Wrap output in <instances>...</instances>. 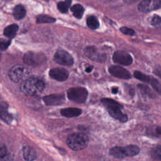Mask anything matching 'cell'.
Listing matches in <instances>:
<instances>
[{
	"instance_id": "8fae6325",
	"label": "cell",
	"mask_w": 161,
	"mask_h": 161,
	"mask_svg": "<svg viewBox=\"0 0 161 161\" xmlns=\"http://www.w3.org/2000/svg\"><path fill=\"white\" fill-rule=\"evenodd\" d=\"M84 53L90 59L98 62H103L106 58V56L104 53L99 52L97 48L92 46L87 47L85 50Z\"/></svg>"
},
{
	"instance_id": "30bf717a",
	"label": "cell",
	"mask_w": 161,
	"mask_h": 161,
	"mask_svg": "<svg viewBox=\"0 0 161 161\" xmlns=\"http://www.w3.org/2000/svg\"><path fill=\"white\" fill-rule=\"evenodd\" d=\"M161 7V1L150 0L143 1L138 6V9L140 12L147 13L158 9Z\"/></svg>"
},
{
	"instance_id": "52a82bcc",
	"label": "cell",
	"mask_w": 161,
	"mask_h": 161,
	"mask_svg": "<svg viewBox=\"0 0 161 161\" xmlns=\"http://www.w3.org/2000/svg\"><path fill=\"white\" fill-rule=\"evenodd\" d=\"M26 73L27 70L24 66L21 65H16L9 70L8 75L12 81L18 82L25 77Z\"/></svg>"
},
{
	"instance_id": "ffe728a7",
	"label": "cell",
	"mask_w": 161,
	"mask_h": 161,
	"mask_svg": "<svg viewBox=\"0 0 161 161\" xmlns=\"http://www.w3.org/2000/svg\"><path fill=\"white\" fill-rule=\"evenodd\" d=\"M71 11L74 14V16L77 18H81L83 13H84V8L83 7L79 4H76L74 5L71 8Z\"/></svg>"
},
{
	"instance_id": "4dcf8cb0",
	"label": "cell",
	"mask_w": 161,
	"mask_h": 161,
	"mask_svg": "<svg viewBox=\"0 0 161 161\" xmlns=\"http://www.w3.org/2000/svg\"><path fill=\"white\" fill-rule=\"evenodd\" d=\"M120 31L125 35H133L135 34V31L133 29H131L130 28L126 27V26H123L120 28Z\"/></svg>"
},
{
	"instance_id": "2e32d148",
	"label": "cell",
	"mask_w": 161,
	"mask_h": 161,
	"mask_svg": "<svg viewBox=\"0 0 161 161\" xmlns=\"http://www.w3.org/2000/svg\"><path fill=\"white\" fill-rule=\"evenodd\" d=\"M23 157L26 161H33L36 157V153L33 148L30 146H25L23 149Z\"/></svg>"
},
{
	"instance_id": "7c38bea8",
	"label": "cell",
	"mask_w": 161,
	"mask_h": 161,
	"mask_svg": "<svg viewBox=\"0 0 161 161\" xmlns=\"http://www.w3.org/2000/svg\"><path fill=\"white\" fill-rule=\"evenodd\" d=\"M108 70L109 73L116 77L123 79H128L131 77V74L129 71L121 66L111 65L109 67Z\"/></svg>"
},
{
	"instance_id": "f1b7e54d",
	"label": "cell",
	"mask_w": 161,
	"mask_h": 161,
	"mask_svg": "<svg viewBox=\"0 0 161 161\" xmlns=\"http://www.w3.org/2000/svg\"><path fill=\"white\" fill-rule=\"evenodd\" d=\"M151 24L155 27H160L161 26V17L157 14H155L152 18Z\"/></svg>"
},
{
	"instance_id": "d6986e66",
	"label": "cell",
	"mask_w": 161,
	"mask_h": 161,
	"mask_svg": "<svg viewBox=\"0 0 161 161\" xmlns=\"http://www.w3.org/2000/svg\"><path fill=\"white\" fill-rule=\"evenodd\" d=\"M0 118L3 119L6 123H9L13 119V117L11 114L9 113L7 109L6 106H0Z\"/></svg>"
},
{
	"instance_id": "5bb4252c",
	"label": "cell",
	"mask_w": 161,
	"mask_h": 161,
	"mask_svg": "<svg viewBox=\"0 0 161 161\" xmlns=\"http://www.w3.org/2000/svg\"><path fill=\"white\" fill-rule=\"evenodd\" d=\"M49 75L51 78L56 80L64 81L68 78L69 72L63 68H55L50 70Z\"/></svg>"
},
{
	"instance_id": "277c9868",
	"label": "cell",
	"mask_w": 161,
	"mask_h": 161,
	"mask_svg": "<svg viewBox=\"0 0 161 161\" xmlns=\"http://www.w3.org/2000/svg\"><path fill=\"white\" fill-rule=\"evenodd\" d=\"M140 152L138 147L133 145L126 147H114L109 150V153L113 157L123 158L126 157L135 156Z\"/></svg>"
},
{
	"instance_id": "ba28073f",
	"label": "cell",
	"mask_w": 161,
	"mask_h": 161,
	"mask_svg": "<svg viewBox=\"0 0 161 161\" xmlns=\"http://www.w3.org/2000/svg\"><path fill=\"white\" fill-rule=\"evenodd\" d=\"M54 60L57 63L66 66H70L74 63L72 56L68 52L63 50H58L55 52Z\"/></svg>"
},
{
	"instance_id": "3957f363",
	"label": "cell",
	"mask_w": 161,
	"mask_h": 161,
	"mask_svg": "<svg viewBox=\"0 0 161 161\" xmlns=\"http://www.w3.org/2000/svg\"><path fill=\"white\" fill-rule=\"evenodd\" d=\"M89 139L86 135L81 133H75L70 135L67 139L69 147L75 151L84 149L88 144Z\"/></svg>"
},
{
	"instance_id": "d4e9b609",
	"label": "cell",
	"mask_w": 161,
	"mask_h": 161,
	"mask_svg": "<svg viewBox=\"0 0 161 161\" xmlns=\"http://www.w3.org/2000/svg\"><path fill=\"white\" fill-rule=\"evenodd\" d=\"M138 87L140 89V91L144 95H145L147 96H148L149 97H154V93L152 91V90L148 86H147L144 84H138Z\"/></svg>"
},
{
	"instance_id": "e0dca14e",
	"label": "cell",
	"mask_w": 161,
	"mask_h": 161,
	"mask_svg": "<svg viewBox=\"0 0 161 161\" xmlns=\"http://www.w3.org/2000/svg\"><path fill=\"white\" fill-rule=\"evenodd\" d=\"M26 14V9L21 4L16 5L13 10V16L15 19L19 20L23 19Z\"/></svg>"
},
{
	"instance_id": "44dd1931",
	"label": "cell",
	"mask_w": 161,
	"mask_h": 161,
	"mask_svg": "<svg viewBox=\"0 0 161 161\" xmlns=\"http://www.w3.org/2000/svg\"><path fill=\"white\" fill-rule=\"evenodd\" d=\"M87 25L92 30L97 29L99 26L97 18L94 16H90L87 18Z\"/></svg>"
},
{
	"instance_id": "f546056e",
	"label": "cell",
	"mask_w": 161,
	"mask_h": 161,
	"mask_svg": "<svg viewBox=\"0 0 161 161\" xmlns=\"http://www.w3.org/2000/svg\"><path fill=\"white\" fill-rule=\"evenodd\" d=\"M11 42L5 39H0V51H4L6 50L9 45H10Z\"/></svg>"
},
{
	"instance_id": "836d02e7",
	"label": "cell",
	"mask_w": 161,
	"mask_h": 161,
	"mask_svg": "<svg viewBox=\"0 0 161 161\" xmlns=\"http://www.w3.org/2000/svg\"><path fill=\"white\" fill-rule=\"evenodd\" d=\"M112 92L113 94H116L118 92V88L117 87H113L112 88Z\"/></svg>"
},
{
	"instance_id": "1f68e13d",
	"label": "cell",
	"mask_w": 161,
	"mask_h": 161,
	"mask_svg": "<svg viewBox=\"0 0 161 161\" xmlns=\"http://www.w3.org/2000/svg\"><path fill=\"white\" fill-rule=\"evenodd\" d=\"M154 74H155L157 75L160 77L161 78V69H156L153 71Z\"/></svg>"
},
{
	"instance_id": "83f0119b",
	"label": "cell",
	"mask_w": 161,
	"mask_h": 161,
	"mask_svg": "<svg viewBox=\"0 0 161 161\" xmlns=\"http://www.w3.org/2000/svg\"><path fill=\"white\" fill-rule=\"evenodd\" d=\"M152 156L159 160H161V147H157L151 151Z\"/></svg>"
},
{
	"instance_id": "d6a6232c",
	"label": "cell",
	"mask_w": 161,
	"mask_h": 161,
	"mask_svg": "<svg viewBox=\"0 0 161 161\" xmlns=\"http://www.w3.org/2000/svg\"><path fill=\"white\" fill-rule=\"evenodd\" d=\"M156 131L158 134H160L161 135V126H158L157 128H156Z\"/></svg>"
},
{
	"instance_id": "484cf974",
	"label": "cell",
	"mask_w": 161,
	"mask_h": 161,
	"mask_svg": "<svg viewBox=\"0 0 161 161\" xmlns=\"http://www.w3.org/2000/svg\"><path fill=\"white\" fill-rule=\"evenodd\" d=\"M70 3H71L70 1H65L59 2L57 4V8L61 13H65L67 12L68 9L70 5Z\"/></svg>"
},
{
	"instance_id": "d590c367",
	"label": "cell",
	"mask_w": 161,
	"mask_h": 161,
	"mask_svg": "<svg viewBox=\"0 0 161 161\" xmlns=\"http://www.w3.org/2000/svg\"><path fill=\"white\" fill-rule=\"evenodd\" d=\"M0 57H1V56H0Z\"/></svg>"
},
{
	"instance_id": "603a6c76",
	"label": "cell",
	"mask_w": 161,
	"mask_h": 161,
	"mask_svg": "<svg viewBox=\"0 0 161 161\" xmlns=\"http://www.w3.org/2000/svg\"><path fill=\"white\" fill-rule=\"evenodd\" d=\"M134 76L136 79L142 80L143 82L150 83V82H151L152 79V77H150L149 75H146V74H143V73H142V72H141L138 70H136V71L134 72Z\"/></svg>"
},
{
	"instance_id": "8992f818",
	"label": "cell",
	"mask_w": 161,
	"mask_h": 161,
	"mask_svg": "<svg viewBox=\"0 0 161 161\" xmlns=\"http://www.w3.org/2000/svg\"><path fill=\"white\" fill-rule=\"evenodd\" d=\"M45 60V55L40 52H28L23 57V61L25 64L34 67L39 66L43 64Z\"/></svg>"
},
{
	"instance_id": "e575fe53",
	"label": "cell",
	"mask_w": 161,
	"mask_h": 161,
	"mask_svg": "<svg viewBox=\"0 0 161 161\" xmlns=\"http://www.w3.org/2000/svg\"><path fill=\"white\" fill-rule=\"evenodd\" d=\"M92 67H89L88 68H87L86 69V72H90L91 70H92Z\"/></svg>"
},
{
	"instance_id": "6da1fadb",
	"label": "cell",
	"mask_w": 161,
	"mask_h": 161,
	"mask_svg": "<svg viewBox=\"0 0 161 161\" xmlns=\"http://www.w3.org/2000/svg\"><path fill=\"white\" fill-rule=\"evenodd\" d=\"M45 84L42 80L36 77H30L21 83L20 89L25 94L35 96L42 93Z\"/></svg>"
},
{
	"instance_id": "9c48e42d",
	"label": "cell",
	"mask_w": 161,
	"mask_h": 161,
	"mask_svg": "<svg viewBox=\"0 0 161 161\" xmlns=\"http://www.w3.org/2000/svg\"><path fill=\"white\" fill-rule=\"evenodd\" d=\"M113 60L114 62L123 65H129L133 62L131 56L128 52L122 50L116 51L113 55Z\"/></svg>"
},
{
	"instance_id": "4fadbf2b",
	"label": "cell",
	"mask_w": 161,
	"mask_h": 161,
	"mask_svg": "<svg viewBox=\"0 0 161 161\" xmlns=\"http://www.w3.org/2000/svg\"><path fill=\"white\" fill-rule=\"evenodd\" d=\"M43 100L47 106H57L62 104L65 102L64 94H55L46 96L43 97Z\"/></svg>"
},
{
	"instance_id": "7a4b0ae2",
	"label": "cell",
	"mask_w": 161,
	"mask_h": 161,
	"mask_svg": "<svg viewBox=\"0 0 161 161\" xmlns=\"http://www.w3.org/2000/svg\"><path fill=\"white\" fill-rule=\"evenodd\" d=\"M101 103L113 118L121 122H126L128 120L127 116L123 113L121 110L122 106L119 103L109 98L102 99Z\"/></svg>"
},
{
	"instance_id": "4316f807",
	"label": "cell",
	"mask_w": 161,
	"mask_h": 161,
	"mask_svg": "<svg viewBox=\"0 0 161 161\" xmlns=\"http://www.w3.org/2000/svg\"><path fill=\"white\" fill-rule=\"evenodd\" d=\"M150 84H152V86L155 89V91H156L159 94L161 95V82L152 77Z\"/></svg>"
},
{
	"instance_id": "5b68a950",
	"label": "cell",
	"mask_w": 161,
	"mask_h": 161,
	"mask_svg": "<svg viewBox=\"0 0 161 161\" xmlns=\"http://www.w3.org/2000/svg\"><path fill=\"white\" fill-rule=\"evenodd\" d=\"M87 91L85 88L80 87H72L67 91L68 98L77 103H84L87 99Z\"/></svg>"
},
{
	"instance_id": "7402d4cb",
	"label": "cell",
	"mask_w": 161,
	"mask_h": 161,
	"mask_svg": "<svg viewBox=\"0 0 161 161\" xmlns=\"http://www.w3.org/2000/svg\"><path fill=\"white\" fill-rule=\"evenodd\" d=\"M0 161H12V157L6 147L0 148Z\"/></svg>"
},
{
	"instance_id": "cb8c5ba5",
	"label": "cell",
	"mask_w": 161,
	"mask_h": 161,
	"mask_svg": "<svg viewBox=\"0 0 161 161\" xmlns=\"http://www.w3.org/2000/svg\"><path fill=\"white\" fill-rule=\"evenodd\" d=\"M55 21V18L47 15H39L36 18V22L38 23H52Z\"/></svg>"
},
{
	"instance_id": "ac0fdd59",
	"label": "cell",
	"mask_w": 161,
	"mask_h": 161,
	"mask_svg": "<svg viewBox=\"0 0 161 161\" xmlns=\"http://www.w3.org/2000/svg\"><path fill=\"white\" fill-rule=\"evenodd\" d=\"M18 26L16 24L10 25L6 28H5L4 30V35L9 38H12L14 37V36L16 35L18 31Z\"/></svg>"
},
{
	"instance_id": "9a60e30c",
	"label": "cell",
	"mask_w": 161,
	"mask_h": 161,
	"mask_svg": "<svg viewBox=\"0 0 161 161\" xmlns=\"http://www.w3.org/2000/svg\"><path fill=\"white\" fill-rule=\"evenodd\" d=\"M60 113L62 116L67 118H72L79 116L81 113L82 111L80 109L75 108H67L62 109L60 111Z\"/></svg>"
}]
</instances>
